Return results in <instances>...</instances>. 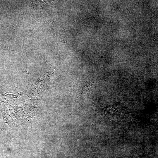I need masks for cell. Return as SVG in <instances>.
Instances as JSON below:
<instances>
[{"label": "cell", "instance_id": "6da1fadb", "mask_svg": "<svg viewBox=\"0 0 158 158\" xmlns=\"http://www.w3.org/2000/svg\"><path fill=\"white\" fill-rule=\"evenodd\" d=\"M46 71L42 69L29 75L24 94L30 97L33 98L42 95L49 85V77Z\"/></svg>", "mask_w": 158, "mask_h": 158}, {"label": "cell", "instance_id": "7a4b0ae2", "mask_svg": "<svg viewBox=\"0 0 158 158\" xmlns=\"http://www.w3.org/2000/svg\"><path fill=\"white\" fill-rule=\"evenodd\" d=\"M140 157H132L131 158H140Z\"/></svg>", "mask_w": 158, "mask_h": 158}]
</instances>
